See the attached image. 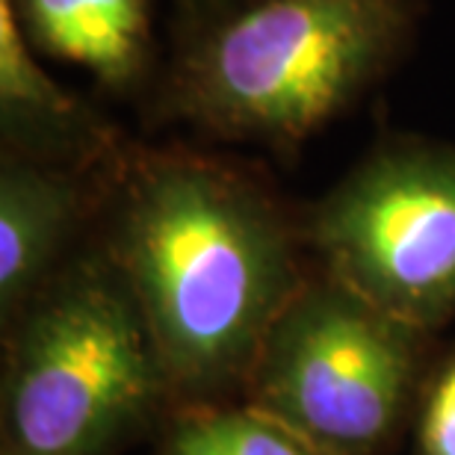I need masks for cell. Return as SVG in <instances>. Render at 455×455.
Instances as JSON below:
<instances>
[{
    "label": "cell",
    "mask_w": 455,
    "mask_h": 455,
    "mask_svg": "<svg viewBox=\"0 0 455 455\" xmlns=\"http://www.w3.org/2000/svg\"><path fill=\"white\" fill-rule=\"evenodd\" d=\"M95 236L131 290L172 411L240 403L263 338L314 269L305 216L260 172L187 145L127 142Z\"/></svg>",
    "instance_id": "cell-1"
},
{
    "label": "cell",
    "mask_w": 455,
    "mask_h": 455,
    "mask_svg": "<svg viewBox=\"0 0 455 455\" xmlns=\"http://www.w3.org/2000/svg\"><path fill=\"white\" fill-rule=\"evenodd\" d=\"M420 0H249L169 44L148 122L296 154L403 60Z\"/></svg>",
    "instance_id": "cell-2"
},
{
    "label": "cell",
    "mask_w": 455,
    "mask_h": 455,
    "mask_svg": "<svg viewBox=\"0 0 455 455\" xmlns=\"http://www.w3.org/2000/svg\"><path fill=\"white\" fill-rule=\"evenodd\" d=\"M0 455H118L172 411L124 278L92 236L4 331Z\"/></svg>",
    "instance_id": "cell-3"
},
{
    "label": "cell",
    "mask_w": 455,
    "mask_h": 455,
    "mask_svg": "<svg viewBox=\"0 0 455 455\" xmlns=\"http://www.w3.org/2000/svg\"><path fill=\"white\" fill-rule=\"evenodd\" d=\"M432 338L314 263L263 338L243 403L334 455H387L411 435Z\"/></svg>",
    "instance_id": "cell-4"
},
{
    "label": "cell",
    "mask_w": 455,
    "mask_h": 455,
    "mask_svg": "<svg viewBox=\"0 0 455 455\" xmlns=\"http://www.w3.org/2000/svg\"><path fill=\"white\" fill-rule=\"evenodd\" d=\"M302 216L323 272L429 334L455 320V142L381 136Z\"/></svg>",
    "instance_id": "cell-5"
},
{
    "label": "cell",
    "mask_w": 455,
    "mask_h": 455,
    "mask_svg": "<svg viewBox=\"0 0 455 455\" xmlns=\"http://www.w3.org/2000/svg\"><path fill=\"white\" fill-rule=\"evenodd\" d=\"M110 175L113 166L77 172L0 151V331L92 236Z\"/></svg>",
    "instance_id": "cell-6"
},
{
    "label": "cell",
    "mask_w": 455,
    "mask_h": 455,
    "mask_svg": "<svg viewBox=\"0 0 455 455\" xmlns=\"http://www.w3.org/2000/svg\"><path fill=\"white\" fill-rule=\"evenodd\" d=\"M36 57L89 71L116 101L148 104L169 62L157 0H12Z\"/></svg>",
    "instance_id": "cell-7"
},
{
    "label": "cell",
    "mask_w": 455,
    "mask_h": 455,
    "mask_svg": "<svg viewBox=\"0 0 455 455\" xmlns=\"http://www.w3.org/2000/svg\"><path fill=\"white\" fill-rule=\"evenodd\" d=\"M124 148L110 118L42 68L12 0H0V151L48 166L107 172Z\"/></svg>",
    "instance_id": "cell-8"
},
{
    "label": "cell",
    "mask_w": 455,
    "mask_h": 455,
    "mask_svg": "<svg viewBox=\"0 0 455 455\" xmlns=\"http://www.w3.org/2000/svg\"><path fill=\"white\" fill-rule=\"evenodd\" d=\"M154 455H334L249 403L175 408L154 435Z\"/></svg>",
    "instance_id": "cell-9"
},
{
    "label": "cell",
    "mask_w": 455,
    "mask_h": 455,
    "mask_svg": "<svg viewBox=\"0 0 455 455\" xmlns=\"http://www.w3.org/2000/svg\"><path fill=\"white\" fill-rule=\"evenodd\" d=\"M411 455H455V349L429 370L411 423Z\"/></svg>",
    "instance_id": "cell-10"
},
{
    "label": "cell",
    "mask_w": 455,
    "mask_h": 455,
    "mask_svg": "<svg viewBox=\"0 0 455 455\" xmlns=\"http://www.w3.org/2000/svg\"><path fill=\"white\" fill-rule=\"evenodd\" d=\"M245 4H249V0H169L172 42H180V39H187V36L204 30V27L216 24L220 18L231 15L234 9H240Z\"/></svg>",
    "instance_id": "cell-11"
}]
</instances>
